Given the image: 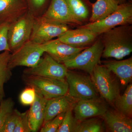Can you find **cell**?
<instances>
[{
    "instance_id": "cell-1",
    "label": "cell",
    "mask_w": 132,
    "mask_h": 132,
    "mask_svg": "<svg viewBox=\"0 0 132 132\" xmlns=\"http://www.w3.org/2000/svg\"><path fill=\"white\" fill-rule=\"evenodd\" d=\"M102 34L103 58L121 60L131 53L132 25L118 26Z\"/></svg>"
},
{
    "instance_id": "cell-2",
    "label": "cell",
    "mask_w": 132,
    "mask_h": 132,
    "mask_svg": "<svg viewBox=\"0 0 132 132\" xmlns=\"http://www.w3.org/2000/svg\"><path fill=\"white\" fill-rule=\"evenodd\" d=\"M90 76L100 97L115 108L114 103L120 95V90L119 85L111 71L103 65L98 64L95 66Z\"/></svg>"
},
{
    "instance_id": "cell-3",
    "label": "cell",
    "mask_w": 132,
    "mask_h": 132,
    "mask_svg": "<svg viewBox=\"0 0 132 132\" xmlns=\"http://www.w3.org/2000/svg\"><path fill=\"white\" fill-rule=\"evenodd\" d=\"M132 24V4L129 1L119 4L114 12L103 20L80 26L100 35L118 26Z\"/></svg>"
},
{
    "instance_id": "cell-4",
    "label": "cell",
    "mask_w": 132,
    "mask_h": 132,
    "mask_svg": "<svg viewBox=\"0 0 132 132\" xmlns=\"http://www.w3.org/2000/svg\"><path fill=\"white\" fill-rule=\"evenodd\" d=\"M104 45L101 37L91 46L86 48L73 59L64 64L68 69H77L92 75L95 66L101 64Z\"/></svg>"
},
{
    "instance_id": "cell-5",
    "label": "cell",
    "mask_w": 132,
    "mask_h": 132,
    "mask_svg": "<svg viewBox=\"0 0 132 132\" xmlns=\"http://www.w3.org/2000/svg\"><path fill=\"white\" fill-rule=\"evenodd\" d=\"M26 84L34 88L36 93L47 100L67 94L68 85L66 80L37 76L27 75L24 78Z\"/></svg>"
},
{
    "instance_id": "cell-6",
    "label": "cell",
    "mask_w": 132,
    "mask_h": 132,
    "mask_svg": "<svg viewBox=\"0 0 132 132\" xmlns=\"http://www.w3.org/2000/svg\"><path fill=\"white\" fill-rule=\"evenodd\" d=\"M65 79L68 85V94L74 98L79 100L100 97L90 76L68 69Z\"/></svg>"
},
{
    "instance_id": "cell-7",
    "label": "cell",
    "mask_w": 132,
    "mask_h": 132,
    "mask_svg": "<svg viewBox=\"0 0 132 132\" xmlns=\"http://www.w3.org/2000/svg\"><path fill=\"white\" fill-rule=\"evenodd\" d=\"M35 17L29 11L10 24L8 42L12 53L30 40Z\"/></svg>"
},
{
    "instance_id": "cell-8",
    "label": "cell",
    "mask_w": 132,
    "mask_h": 132,
    "mask_svg": "<svg viewBox=\"0 0 132 132\" xmlns=\"http://www.w3.org/2000/svg\"><path fill=\"white\" fill-rule=\"evenodd\" d=\"M69 29L68 25L39 16L35 19L30 40L42 45L58 38Z\"/></svg>"
},
{
    "instance_id": "cell-9",
    "label": "cell",
    "mask_w": 132,
    "mask_h": 132,
    "mask_svg": "<svg viewBox=\"0 0 132 132\" xmlns=\"http://www.w3.org/2000/svg\"><path fill=\"white\" fill-rule=\"evenodd\" d=\"M45 53L42 45L29 40L11 53L9 67L11 70L20 66L33 67L38 64Z\"/></svg>"
},
{
    "instance_id": "cell-10",
    "label": "cell",
    "mask_w": 132,
    "mask_h": 132,
    "mask_svg": "<svg viewBox=\"0 0 132 132\" xmlns=\"http://www.w3.org/2000/svg\"><path fill=\"white\" fill-rule=\"evenodd\" d=\"M68 69L64 64L58 62L47 53H45L38 64L34 67L28 68L25 70L24 73L27 75L65 80Z\"/></svg>"
},
{
    "instance_id": "cell-11",
    "label": "cell",
    "mask_w": 132,
    "mask_h": 132,
    "mask_svg": "<svg viewBox=\"0 0 132 132\" xmlns=\"http://www.w3.org/2000/svg\"><path fill=\"white\" fill-rule=\"evenodd\" d=\"M109 104L101 97L79 100L73 107L75 117L78 121L95 117H101L108 109Z\"/></svg>"
},
{
    "instance_id": "cell-12",
    "label": "cell",
    "mask_w": 132,
    "mask_h": 132,
    "mask_svg": "<svg viewBox=\"0 0 132 132\" xmlns=\"http://www.w3.org/2000/svg\"><path fill=\"white\" fill-rule=\"evenodd\" d=\"M45 19L73 26H81L72 15L66 0H52L45 13L41 16Z\"/></svg>"
},
{
    "instance_id": "cell-13",
    "label": "cell",
    "mask_w": 132,
    "mask_h": 132,
    "mask_svg": "<svg viewBox=\"0 0 132 132\" xmlns=\"http://www.w3.org/2000/svg\"><path fill=\"white\" fill-rule=\"evenodd\" d=\"M42 45L45 53L61 64L73 59L86 48L73 47L61 41L57 38Z\"/></svg>"
},
{
    "instance_id": "cell-14",
    "label": "cell",
    "mask_w": 132,
    "mask_h": 132,
    "mask_svg": "<svg viewBox=\"0 0 132 132\" xmlns=\"http://www.w3.org/2000/svg\"><path fill=\"white\" fill-rule=\"evenodd\" d=\"M99 36L90 29L79 26L76 29H69L57 38L73 47L84 48L92 45Z\"/></svg>"
},
{
    "instance_id": "cell-15",
    "label": "cell",
    "mask_w": 132,
    "mask_h": 132,
    "mask_svg": "<svg viewBox=\"0 0 132 132\" xmlns=\"http://www.w3.org/2000/svg\"><path fill=\"white\" fill-rule=\"evenodd\" d=\"M28 11L26 0H0V23L11 24Z\"/></svg>"
},
{
    "instance_id": "cell-16",
    "label": "cell",
    "mask_w": 132,
    "mask_h": 132,
    "mask_svg": "<svg viewBox=\"0 0 132 132\" xmlns=\"http://www.w3.org/2000/svg\"><path fill=\"white\" fill-rule=\"evenodd\" d=\"M106 128L112 132H132V118L127 116L115 108H108L101 116Z\"/></svg>"
},
{
    "instance_id": "cell-17",
    "label": "cell",
    "mask_w": 132,
    "mask_h": 132,
    "mask_svg": "<svg viewBox=\"0 0 132 132\" xmlns=\"http://www.w3.org/2000/svg\"><path fill=\"white\" fill-rule=\"evenodd\" d=\"M78 100L68 94L47 100L45 108L44 123L73 107Z\"/></svg>"
},
{
    "instance_id": "cell-18",
    "label": "cell",
    "mask_w": 132,
    "mask_h": 132,
    "mask_svg": "<svg viewBox=\"0 0 132 132\" xmlns=\"http://www.w3.org/2000/svg\"><path fill=\"white\" fill-rule=\"evenodd\" d=\"M103 65L119 79L123 86H126L131 81L132 57L126 60L104 61Z\"/></svg>"
},
{
    "instance_id": "cell-19",
    "label": "cell",
    "mask_w": 132,
    "mask_h": 132,
    "mask_svg": "<svg viewBox=\"0 0 132 132\" xmlns=\"http://www.w3.org/2000/svg\"><path fill=\"white\" fill-rule=\"evenodd\" d=\"M47 100L36 93L34 102L28 111V116L31 132L38 131L43 125L45 118V108Z\"/></svg>"
},
{
    "instance_id": "cell-20",
    "label": "cell",
    "mask_w": 132,
    "mask_h": 132,
    "mask_svg": "<svg viewBox=\"0 0 132 132\" xmlns=\"http://www.w3.org/2000/svg\"><path fill=\"white\" fill-rule=\"evenodd\" d=\"M119 3L116 0H97L92 3V13L89 19L90 23L101 20L116 10Z\"/></svg>"
},
{
    "instance_id": "cell-21",
    "label": "cell",
    "mask_w": 132,
    "mask_h": 132,
    "mask_svg": "<svg viewBox=\"0 0 132 132\" xmlns=\"http://www.w3.org/2000/svg\"><path fill=\"white\" fill-rule=\"evenodd\" d=\"M11 53L4 51L0 53V102L5 97L4 85L12 76V70L9 67Z\"/></svg>"
},
{
    "instance_id": "cell-22",
    "label": "cell",
    "mask_w": 132,
    "mask_h": 132,
    "mask_svg": "<svg viewBox=\"0 0 132 132\" xmlns=\"http://www.w3.org/2000/svg\"><path fill=\"white\" fill-rule=\"evenodd\" d=\"M72 15L82 24L89 18V6L84 0H66Z\"/></svg>"
},
{
    "instance_id": "cell-23",
    "label": "cell",
    "mask_w": 132,
    "mask_h": 132,
    "mask_svg": "<svg viewBox=\"0 0 132 132\" xmlns=\"http://www.w3.org/2000/svg\"><path fill=\"white\" fill-rule=\"evenodd\" d=\"M106 130L102 118L95 117L79 121L75 132H103Z\"/></svg>"
},
{
    "instance_id": "cell-24",
    "label": "cell",
    "mask_w": 132,
    "mask_h": 132,
    "mask_svg": "<svg viewBox=\"0 0 132 132\" xmlns=\"http://www.w3.org/2000/svg\"><path fill=\"white\" fill-rule=\"evenodd\" d=\"M116 109L132 118V84L130 83L121 95L116 100L114 103Z\"/></svg>"
},
{
    "instance_id": "cell-25",
    "label": "cell",
    "mask_w": 132,
    "mask_h": 132,
    "mask_svg": "<svg viewBox=\"0 0 132 132\" xmlns=\"http://www.w3.org/2000/svg\"><path fill=\"white\" fill-rule=\"evenodd\" d=\"M52 0H26L28 11L35 18L41 16L47 9Z\"/></svg>"
},
{
    "instance_id": "cell-26",
    "label": "cell",
    "mask_w": 132,
    "mask_h": 132,
    "mask_svg": "<svg viewBox=\"0 0 132 132\" xmlns=\"http://www.w3.org/2000/svg\"><path fill=\"white\" fill-rule=\"evenodd\" d=\"M73 108H69L66 112L62 123L56 132H75L79 121L73 115Z\"/></svg>"
},
{
    "instance_id": "cell-27",
    "label": "cell",
    "mask_w": 132,
    "mask_h": 132,
    "mask_svg": "<svg viewBox=\"0 0 132 132\" xmlns=\"http://www.w3.org/2000/svg\"><path fill=\"white\" fill-rule=\"evenodd\" d=\"M14 103L11 98L3 99L0 102V132H2L7 119L14 110Z\"/></svg>"
},
{
    "instance_id": "cell-28",
    "label": "cell",
    "mask_w": 132,
    "mask_h": 132,
    "mask_svg": "<svg viewBox=\"0 0 132 132\" xmlns=\"http://www.w3.org/2000/svg\"><path fill=\"white\" fill-rule=\"evenodd\" d=\"M66 112L62 113L56 117L43 123L41 132H56L62 123Z\"/></svg>"
},
{
    "instance_id": "cell-29",
    "label": "cell",
    "mask_w": 132,
    "mask_h": 132,
    "mask_svg": "<svg viewBox=\"0 0 132 132\" xmlns=\"http://www.w3.org/2000/svg\"><path fill=\"white\" fill-rule=\"evenodd\" d=\"M31 132L28 116V111L24 113L19 112L16 127L14 132Z\"/></svg>"
},
{
    "instance_id": "cell-30",
    "label": "cell",
    "mask_w": 132,
    "mask_h": 132,
    "mask_svg": "<svg viewBox=\"0 0 132 132\" xmlns=\"http://www.w3.org/2000/svg\"><path fill=\"white\" fill-rule=\"evenodd\" d=\"M36 95V92L34 88L29 86L20 95V102L24 105H30L34 102Z\"/></svg>"
},
{
    "instance_id": "cell-31",
    "label": "cell",
    "mask_w": 132,
    "mask_h": 132,
    "mask_svg": "<svg viewBox=\"0 0 132 132\" xmlns=\"http://www.w3.org/2000/svg\"><path fill=\"white\" fill-rule=\"evenodd\" d=\"M9 25L7 23H0V53L6 51L10 52L8 42Z\"/></svg>"
},
{
    "instance_id": "cell-32",
    "label": "cell",
    "mask_w": 132,
    "mask_h": 132,
    "mask_svg": "<svg viewBox=\"0 0 132 132\" xmlns=\"http://www.w3.org/2000/svg\"><path fill=\"white\" fill-rule=\"evenodd\" d=\"M19 111L14 109L7 119L2 129V132H14L16 127Z\"/></svg>"
},
{
    "instance_id": "cell-33",
    "label": "cell",
    "mask_w": 132,
    "mask_h": 132,
    "mask_svg": "<svg viewBox=\"0 0 132 132\" xmlns=\"http://www.w3.org/2000/svg\"><path fill=\"white\" fill-rule=\"evenodd\" d=\"M84 1L86 2V3H87L90 7H92V3L90 2L89 0H84Z\"/></svg>"
},
{
    "instance_id": "cell-34",
    "label": "cell",
    "mask_w": 132,
    "mask_h": 132,
    "mask_svg": "<svg viewBox=\"0 0 132 132\" xmlns=\"http://www.w3.org/2000/svg\"><path fill=\"white\" fill-rule=\"evenodd\" d=\"M116 1L118 2L119 4H121V3H123L126 2L125 0H116Z\"/></svg>"
},
{
    "instance_id": "cell-35",
    "label": "cell",
    "mask_w": 132,
    "mask_h": 132,
    "mask_svg": "<svg viewBox=\"0 0 132 132\" xmlns=\"http://www.w3.org/2000/svg\"><path fill=\"white\" fill-rule=\"evenodd\" d=\"M125 1H129L131 2L132 1V0H125Z\"/></svg>"
}]
</instances>
